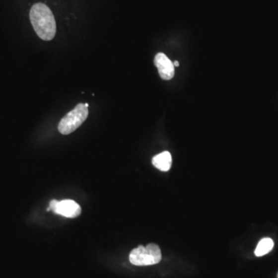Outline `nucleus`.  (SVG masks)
<instances>
[{
  "label": "nucleus",
  "instance_id": "f03ea898",
  "mask_svg": "<svg viewBox=\"0 0 278 278\" xmlns=\"http://www.w3.org/2000/svg\"><path fill=\"white\" fill-rule=\"evenodd\" d=\"M88 104L80 103L69 113L67 114L58 125L60 133L67 136L78 129L88 116Z\"/></svg>",
  "mask_w": 278,
  "mask_h": 278
},
{
  "label": "nucleus",
  "instance_id": "20e7f679",
  "mask_svg": "<svg viewBox=\"0 0 278 278\" xmlns=\"http://www.w3.org/2000/svg\"><path fill=\"white\" fill-rule=\"evenodd\" d=\"M49 208L54 211V213L67 218H76L81 213L80 205L71 200H65L61 202L52 200L50 203Z\"/></svg>",
  "mask_w": 278,
  "mask_h": 278
},
{
  "label": "nucleus",
  "instance_id": "39448f33",
  "mask_svg": "<svg viewBox=\"0 0 278 278\" xmlns=\"http://www.w3.org/2000/svg\"><path fill=\"white\" fill-rule=\"evenodd\" d=\"M155 66L158 70L159 76L163 80H169L175 74V68L173 63L163 53H158L155 58Z\"/></svg>",
  "mask_w": 278,
  "mask_h": 278
},
{
  "label": "nucleus",
  "instance_id": "0eeeda50",
  "mask_svg": "<svg viewBox=\"0 0 278 278\" xmlns=\"http://www.w3.org/2000/svg\"><path fill=\"white\" fill-rule=\"evenodd\" d=\"M275 243L273 240L271 238H264L257 244V248L255 250V255L257 257H262L266 255L268 253L271 252L273 250Z\"/></svg>",
  "mask_w": 278,
  "mask_h": 278
},
{
  "label": "nucleus",
  "instance_id": "7ed1b4c3",
  "mask_svg": "<svg viewBox=\"0 0 278 278\" xmlns=\"http://www.w3.org/2000/svg\"><path fill=\"white\" fill-rule=\"evenodd\" d=\"M129 260L136 266H150L161 261L162 253L157 244L149 243L146 247L139 246L132 250Z\"/></svg>",
  "mask_w": 278,
  "mask_h": 278
},
{
  "label": "nucleus",
  "instance_id": "423d86ee",
  "mask_svg": "<svg viewBox=\"0 0 278 278\" xmlns=\"http://www.w3.org/2000/svg\"><path fill=\"white\" fill-rule=\"evenodd\" d=\"M152 165L162 172H167L172 165V155L169 151H163L152 158Z\"/></svg>",
  "mask_w": 278,
  "mask_h": 278
},
{
  "label": "nucleus",
  "instance_id": "1a4fd4ad",
  "mask_svg": "<svg viewBox=\"0 0 278 278\" xmlns=\"http://www.w3.org/2000/svg\"></svg>",
  "mask_w": 278,
  "mask_h": 278
},
{
  "label": "nucleus",
  "instance_id": "f257e3e1",
  "mask_svg": "<svg viewBox=\"0 0 278 278\" xmlns=\"http://www.w3.org/2000/svg\"><path fill=\"white\" fill-rule=\"evenodd\" d=\"M30 21L35 32L43 40H53L57 32V25L52 11L44 3H37L32 6L30 12Z\"/></svg>",
  "mask_w": 278,
  "mask_h": 278
},
{
  "label": "nucleus",
  "instance_id": "6e6552de",
  "mask_svg": "<svg viewBox=\"0 0 278 278\" xmlns=\"http://www.w3.org/2000/svg\"><path fill=\"white\" fill-rule=\"evenodd\" d=\"M173 65H174V67H178L179 66V63L177 61H175V62L173 63Z\"/></svg>",
  "mask_w": 278,
  "mask_h": 278
}]
</instances>
